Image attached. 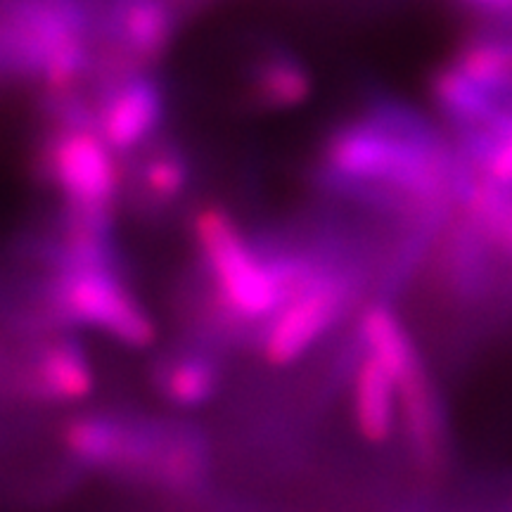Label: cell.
I'll list each match as a JSON object with an SVG mask.
<instances>
[{
    "mask_svg": "<svg viewBox=\"0 0 512 512\" xmlns=\"http://www.w3.org/2000/svg\"><path fill=\"white\" fill-rule=\"evenodd\" d=\"M363 287L366 271L361 256L330 261L304 275L256 337L261 358L275 368L297 363L361 302Z\"/></svg>",
    "mask_w": 512,
    "mask_h": 512,
    "instance_id": "3957f363",
    "label": "cell"
},
{
    "mask_svg": "<svg viewBox=\"0 0 512 512\" xmlns=\"http://www.w3.org/2000/svg\"><path fill=\"white\" fill-rule=\"evenodd\" d=\"M351 415L358 437L373 446L387 444L396 432L399 392L394 377L375 358L361 354L351 377Z\"/></svg>",
    "mask_w": 512,
    "mask_h": 512,
    "instance_id": "9c48e42d",
    "label": "cell"
},
{
    "mask_svg": "<svg viewBox=\"0 0 512 512\" xmlns=\"http://www.w3.org/2000/svg\"><path fill=\"white\" fill-rule=\"evenodd\" d=\"M432 100L456 140L512 114V34L484 31L460 43L432 76Z\"/></svg>",
    "mask_w": 512,
    "mask_h": 512,
    "instance_id": "277c9868",
    "label": "cell"
},
{
    "mask_svg": "<svg viewBox=\"0 0 512 512\" xmlns=\"http://www.w3.org/2000/svg\"><path fill=\"white\" fill-rule=\"evenodd\" d=\"M456 147L472 174L512 190V114L475 136L458 138Z\"/></svg>",
    "mask_w": 512,
    "mask_h": 512,
    "instance_id": "8fae6325",
    "label": "cell"
},
{
    "mask_svg": "<svg viewBox=\"0 0 512 512\" xmlns=\"http://www.w3.org/2000/svg\"><path fill=\"white\" fill-rule=\"evenodd\" d=\"M62 446L83 470L166 494H200L209 482V437L192 422L95 411L62 427Z\"/></svg>",
    "mask_w": 512,
    "mask_h": 512,
    "instance_id": "6da1fadb",
    "label": "cell"
},
{
    "mask_svg": "<svg viewBox=\"0 0 512 512\" xmlns=\"http://www.w3.org/2000/svg\"><path fill=\"white\" fill-rule=\"evenodd\" d=\"M216 351L204 342H192L164 354L152 366L157 394L185 411L214 401L223 384V363Z\"/></svg>",
    "mask_w": 512,
    "mask_h": 512,
    "instance_id": "ba28073f",
    "label": "cell"
},
{
    "mask_svg": "<svg viewBox=\"0 0 512 512\" xmlns=\"http://www.w3.org/2000/svg\"><path fill=\"white\" fill-rule=\"evenodd\" d=\"M494 242L501 249L503 256L508 261H512V211L505 216V221L498 226V230L494 233Z\"/></svg>",
    "mask_w": 512,
    "mask_h": 512,
    "instance_id": "4fadbf2b",
    "label": "cell"
},
{
    "mask_svg": "<svg viewBox=\"0 0 512 512\" xmlns=\"http://www.w3.org/2000/svg\"><path fill=\"white\" fill-rule=\"evenodd\" d=\"M95 368L72 330H46L22 356L0 361V392L17 401L74 403L93 394Z\"/></svg>",
    "mask_w": 512,
    "mask_h": 512,
    "instance_id": "5b68a950",
    "label": "cell"
},
{
    "mask_svg": "<svg viewBox=\"0 0 512 512\" xmlns=\"http://www.w3.org/2000/svg\"><path fill=\"white\" fill-rule=\"evenodd\" d=\"M356 339L361 354L375 358L380 366L399 382L411 370L420 366L422 356L420 349L415 347L411 332L396 316L392 304L373 302L363 306L361 316H358Z\"/></svg>",
    "mask_w": 512,
    "mask_h": 512,
    "instance_id": "30bf717a",
    "label": "cell"
},
{
    "mask_svg": "<svg viewBox=\"0 0 512 512\" xmlns=\"http://www.w3.org/2000/svg\"><path fill=\"white\" fill-rule=\"evenodd\" d=\"M399 392V422L413 463L422 472H437L446 460V418L437 384L425 363L396 382Z\"/></svg>",
    "mask_w": 512,
    "mask_h": 512,
    "instance_id": "52a82bcc",
    "label": "cell"
},
{
    "mask_svg": "<svg viewBox=\"0 0 512 512\" xmlns=\"http://www.w3.org/2000/svg\"><path fill=\"white\" fill-rule=\"evenodd\" d=\"M479 15L503 19V22H512V0H463Z\"/></svg>",
    "mask_w": 512,
    "mask_h": 512,
    "instance_id": "7c38bea8",
    "label": "cell"
},
{
    "mask_svg": "<svg viewBox=\"0 0 512 512\" xmlns=\"http://www.w3.org/2000/svg\"><path fill=\"white\" fill-rule=\"evenodd\" d=\"M498 256L503 252L494 238L460 211L458 219L446 228L439 256L446 290L463 304L486 302L498 283Z\"/></svg>",
    "mask_w": 512,
    "mask_h": 512,
    "instance_id": "8992f818",
    "label": "cell"
},
{
    "mask_svg": "<svg viewBox=\"0 0 512 512\" xmlns=\"http://www.w3.org/2000/svg\"><path fill=\"white\" fill-rule=\"evenodd\" d=\"M36 292L29 325L34 330L86 328L145 349L155 342L157 325L143 299L128 285L121 261L107 264H50Z\"/></svg>",
    "mask_w": 512,
    "mask_h": 512,
    "instance_id": "7a4b0ae2",
    "label": "cell"
}]
</instances>
